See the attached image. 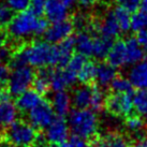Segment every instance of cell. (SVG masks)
<instances>
[{
  "label": "cell",
  "mask_w": 147,
  "mask_h": 147,
  "mask_svg": "<svg viewBox=\"0 0 147 147\" xmlns=\"http://www.w3.org/2000/svg\"><path fill=\"white\" fill-rule=\"evenodd\" d=\"M94 36L91 34V31L82 30L78 31L75 37V49L78 53L82 54L86 57H90L94 54Z\"/></svg>",
  "instance_id": "cell-17"
},
{
  "label": "cell",
  "mask_w": 147,
  "mask_h": 147,
  "mask_svg": "<svg viewBox=\"0 0 147 147\" xmlns=\"http://www.w3.org/2000/svg\"><path fill=\"white\" fill-rule=\"evenodd\" d=\"M96 0H78V5L83 9H89L94 4Z\"/></svg>",
  "instance_id": "cell-38"
},
{
  "label": "cell",
  "mask_w": 147,
  "mask_h": 147,
  "mask_svg": "<svg viewBox=\"0 0 147 147\" xmlns=\"http://www.w3.org/2000/svg\"><path fill=\"white\" fill-rule=\"evenodd\" d=\"M49 147H71V145H70V143L65 142L62 144H51V145H49Z\"/></svg>",
  "instance_id": "cell-41"
},
{
  "label": "cell",
  "mask_w": 147,
  "mask_h": 147,
  "mask_svg": "<svg viewBox=\"0 0 147 147\" xmlns=\"http://www.w3.org/2000/svg\"><path fill=\"white\" fill-rule=\"evenodd\" d=\"M42 100L43 98L41 97V94H38L36 90H26L16 97L15 105L20 112L26 113L30 112L33 107H36Z\"/></svg>",
  "instance_id": "cell-16"
},
{
  "label": "cell",
  "mask_w": 147,
  "mask_h": 147,
  "mask_svg": "<svg viewBox=\"0 0 147 147\" xmlns=\"http://www.w3.org/2000/svg\"><path fill=\"white\" fill-rule=\"evenodd\" d=\"M111 89L112 91L116 92H126V94H134L133 88L134 86L132 85L130 80L128 78H125L123 75H117L114 78V81L111 83Z\"/></svg>",
  "instance_id": "cell-25"
},
{
  "label": "cell",
  "mask_w": 147,
  "mask_h": 147,
  "mask_svg": "<svg viewBox=\"0 0 147 147\" xmlns=\"http://www.w3.org/2000/svg\"><path fill=\"white\" fill-rule=\"evenodd\" d=\"M104 101H105V96L101 87L99 85L94 84L92 85V94H91V104L90 107L94 112H100L104 109Z\"/></svg>",
  "instance_id": "cell-27"
},
{
  "label": "cell",
  "mask_w": 147,
  "mask_h": 147,
  "mask_svg": "<svg viewBox=\"0 0 147 147\" xmlns=\"http://www.w3.org/2000/svg\"><path fill=\"white\" fill-rule=\"evenodd\" d=\"M105 111L114 117L126 118L133 112V94L112 91L105 96Z\"/></svg>",
  "instance_id": "cell-5"
},
{
  "label": "cell",
  "mask_w": 147,
  "mask_h": 147,
  "mask_svg": "<svg viewBox=\"0 0 147 147\" xmlns=\"http://www.w3.org/2000/svg\"><path fill=\"white\" fill-rule=\"evenodd\" d=\"M2 142H3V139H2V135L0 133V147L2 146Z\"/></svg>",
  "instance_id": "cell-45"
},
{
  "label": "cell",
  "mask_w": 147,
  "mask_h": 147,
  "mask_svg": "<svg viewBox=\"0 0 147 147\" xmlns=\"http://www.w3.org/2000/svg\"><path fill=\"white\" fill-rule=\"evenodd\" d=\"M3 130H4V127H3V125L1 123V120H0V133H1Z\"/></svg>",
  "instance_id": "cell-44"
},
{
  "label": "cell",
  "mask_w": 147,
  "mask_h": 147,
  "mask_svg": "<svg viewBox=\"0 0 147 147\" xmlns=\"http://www.w3.org/2000/svg\"><path fill=\"white\" fill-rule=\"evenodd\" d=\"M117 76L116 68L110 65L109 62H101L97 67V78L96 81L101 87H107Z\"/></svg>",
  "instance_id": "cell-19"
},
{
  "label": "cell",
  "mask_w": 147,
  "mask_h": 147,
  "mask_svg": "<svg viewBox=\"0 0 147 147\" xmlns=\"http://www.w3.org/2000/svg\"><path fill=\"white\" fill-rule=\"evenodd\" d=\"M17 107L11 101L0 103V120L3 127H8L13 121H15L17 116Z\"/></svg>",
  "instance_id": "cell-22"
},
{
  "label": "cell",
  "mask_w": 147,
  "mask_h": 147,
  "mask_svg": "<svg viewBox=\"0 0 147 147\" xmlns=\"http://www.w3.org/2000/svg\"><path fill=\"white\" fill-rule=\"evenodd\" d=\"M87 59H86V56L82 55V54H74L72 55V57L70 59L69 63L67 65V68L70 69L71 71H73L75 73H78V71L82 69L83 65H85Z\"/></svg>",
  "instance_id": "cell-30"
},
{
  "label": "cell",
  "mask_w": 147,
  "mask_h": 147,
  "mask_svg": "<svg viewBox=\"0 0 147 147\" xmlns=\"http://www.w3.org/2000/svg\"><path fill=\"white\" fill-rule=\"evenodd\" d=\"M115 14V17L118 22V25L120 27V31L121 32H127L131 29V15L130 11H128L127 9L123 7H116L113 10Z\"/></svg>",
  "instance_id": "cell-24"
},
{
  "label": "cell",
  "mask_w": 147,
  "mask_h": 147,
  "mask_svg": "<svg viewBox=\"0 0 147 147\" xmlns=\"http://www.w3.org/2000/svg\"><path fill=\"white\" fill-rule=\"evenodd\" d=\"M47 28L49 20L38 17L29 10H24L17 15H14L13 20L7 26V33L15 40L25 41L26 37L44 34Z\"/></svg>",
  "instance_id": "cell-1"
},
{
  "label": "cell",
  "mask_w": 147,
  "mask_h": 147,
  "mask_svg": "<svg viewBox=\"0 0 147 147\" xmlns=\"http://www.w3.org/2000/svg\"><path fill=\"white\" fill-rule=\"evenodd\" d=\"M107 62L113 67L123 68L128 65V53H127L126 40H117L113 43L107 54Z\"/></svg>",
  "instance_id": "cell-11"
},
{
  "label": "cell",
  "mask_w": 147,
  "mask_h": 147,
  "mask_svg": "<svg viewBox=\"0 0 147 147\" xmlns=\"http://www.w3.org/2000/svg\"><path fill=\"white\" fill-rule=\"evenodd\" d=\"M55 117L56 115L52 106V103L46 99H43L28 114L29 123L40 131H42L45 128H49V125L53 123Z\"/></svg>",
  "instance_id": "cell-7"
},
{
  "label": "cell",
  "mask_w": 147,
  "mask_h": 147,
  "mask_svg": "<svg viewBox=\"0 0 147 147\" xmlns=\"http://www.w3.org/2000/svg\"><path fill=\"white\" fill-rule=\"evenodd\" d=\"M12 94L9 90L8 85H0V103L10 101Z\"/></svg>",
  "instance_id": "cell-37"
},
{
  "label": "cell",
  "mask_w": 147,
  "mask_h": 147,
  "mask_svg": "<svg viewBox=\"0 0 147 147\" xmlns=\"http://www.w3.org/2000/svg\"><path fill=\"white\" fill-rule=\"evenodd\" d=\"M127 53H128V65H133L145 58V49L139 44L135 38H128L126 40Z\"/></svg>",
  "instance_id": "cell-20"
},
{
  "label": "cell",
  "mask_w": 147,
  "mask_h": 147,
  "mask_svg": "<svg viewBox=\"0 0 147 147\" xmlns=\"http://www.w3.org/2000/svg\"><path fill=\"white\" fill-rule=\"evenodd\" d=\"M75 47V37H68L59 43L55 44L56 55H57V67L65 68L69 63L72 57V53Z\"/></svg>",
  "instance_id": "cell-13"
},
{
  "label": "cell",
  "mask_w": 147,
  "mask_h": 147,
  "mask_svg": "<svg viewBox=\"0 0 147 147\" xmlns=\"http://www.w3.org/2000/svg\"><path fill=\"white\" fill-rule=\"evenodd\" d=\"M94 85V84H92ZM92 85H84L75 88L71 96V102L74 109L85 110L90 107L91 104V94H92Z\"/></svg>",
  "instance_id": "cell-14"
},
{
  "label": "cell",
  "mask_w": 147,
  "mask_h": 147,
  "mask_svg": "<svg viewBox=\"0 0 147 147\" xmlns=\"http://www.w3.org/2000/svg\"><path fill=\"white\" fill-rule=\"evenodd\" d=\"M74 25L71 18H65L63 21L55 22L52 26H49L47 30L44 32V39L49 43H59L62 40L70 37L74 31Z\"/></svg>",
  "instance_id": "cell-8"
},
{
  "label": "cell",
  "mask_w": 147,
  "mask_h": 147,
  "mask_svg": "<svg viewBox=\"0 0 147 147\" xmlns=\"http://www.w3.org/2000/svg\"><path fill=\"white\" fill-rule=\"evenodd\" d=\"M133 106L141 116H147V89H139L133 94Z\"/></svg>",
  "instance_id": "cell-26"
},
{
  "label": "cell",
  "mask_w": 147,
  "mask_h": 147,
  "mask_svg": "<svg viewBox=\"0 0 147 147\" xmlns=\"http://www.w3.org/2000/svg\"><path fill=\"white\" fill-rule=\"evenodd\" d=\"M94 28L101 37L113 40V41L121 32L118 22L115 17L114 11L106 12L104 16H102V18L97 23V25H94Z\"/></svg>",
  "instance_id": "cell-10"
},
{
  "label": "cell",
  "mask_w": 147,
  "mask_h": 147,
  "mask_svg": "<svg viewBox=\"0 0 147 147\" xmlns=\"http://www.w3.org/2000/svg\"><path fill=\"white\" fill-rule=\"evenodd\" d=\"M45 138L49 143L62 144L65 143L69 136V126L65 117L57 116L53 120L45 132Z\"/></svg>",
  "instance_id": "cell-9"
},
{
  "label": "cell",
  "mask_w": 147,
  "mask_h": 147,
  "mask_svg": "<svg viewBox=\"0 0 147 147\" xmlns=\"http://www.w3.org/2000/svg\"><path fill=\"white\" fill-rule=\"evenodd\" d=\"M52 106L57 116L65 117L67 114H69L70 106L72 104L71 102V97L68 92H65V90L61 91H56L52 99Z\"/></svg>",
  "instance_id": "cell-18"
},
{
  "label": "cell",
  "mask_w": 147,
  "mask_h": 147,
  "mask_svg": "<svg viewBox=\"0 0 147 147\" xmlns=\"http://www.w3.org/2000/svg\"><path fill=\"white\" fill-rule=\"evenodd\" d=\"M41 132L42 131L36 129L29 121L18 119L5 127L1 132V135L3 141H7L13 146L29 147L37 141Z\"/></svg>",
  "instance_id": "cell-3"
},
{
  "label": "cell",
  "mask_w": 147,
  "mask_h": 147,
  "mask_svg": "<svg viewBox=\"0 0 147 147\" xmlns=\"http://www.w3.org/2000/svg\"><path fill=\"white\" fill-rule=\"evenodd\" d=\"M131 29L138 32L140 30L147 29V12L144 10H138L131 16Z\"/></svg>",
  "instance_id": "cell-28"
},
{
  "label": "cell",
  "mask_w": 147,
  "mask_h": 147,
  "mask_svg": "<svg viewBox=\"0 0 147 147\" xmlns=\"http://www.w3.org/2000/svg\"><path fill=\"white\" fill-rule=\"evenodd\" d=\"M96 147H112V146H111L110 144L107 143L106 141H104V140H103V138L101 136V139L99 140V142L97 143V146H96Z\"/></svg>",
  "instance_id": "cell-40"
},
{
  "label": "cell",
  "mask_w": 147,
  "mask_h": 147,
  "mask_svg": "<svg viewBox=\"0 0 147 147\" xmlns=\"http://www.w3.org/2000/svg\"><path fill=\"white\" fill-rule=\"evenodd\" d=\"M128 78L130 80L134 88L147 89V59L136 62L131 67L128 73Z\"/></svg>",
  "instance_id": "cell-12"
},
{
  "label": "cell",
  "mask_w": 147,
  "mask_h": 147,
  "mask_svg": "<svg viewBox=\"0 0 147 147\" xmlns=\"http://www.w3.org/2000/svg\"><path fill=\"white\" fill-rule=\"evenodd\" d=\"M141 9L147 12V0H142V2H141Z\"/></svg>",
  "instance_id": "cell-43"
},
{
  "label": "cell",
  "mask_w": 147,
  "mask_h": 147,
  "mask_svg": "<svg viewBox=\"0 0 147 147\" xmlns=\"http://www.w3.org/2000/svg\"><path fill=\"white\" fill-rule=\"evenodd\" d=\"M135 39L138 40L139 44L147 52V29H143L136 32Z\"/></svg>",
  "instance_id": "cell-36"
},
{
  "label": "cell",
  "mask_w": 147,
  "mask_h": 147,
  "mask_svg": "<svg viewBox=\"0 0 147 147\" xmlns=\"http://www.w3.org/2000/svg\"><path fill=\"white\" fill-rule=\"evenodd\" d=\"M13 11L14 10L11 7L0 3V30L7 28V26L13 20V17H14Z\"/></svg>",
  "instance_id": "cell-29"
},
{
  "label": "cell",
  "mask_w": 147,
  "mask_h": 147,
  "mask_svg": "<svg viewBox=\"0 0 147 147\" xmlns=\"http://www.w3.org/2000/svg\"><path fill=\"white\" fill-rule=\"evenodd\" d=\"M36 78V71H33L30 67L24 65L21 68L14 69L10 78H9V90L12 96H20L24 91L28 90Z\"/></svg>",
  "instance_id": "cell-6"
},
{
  "label": "cell",
  "mask_w": 147,
  "mask_h": 147,
  "mask_svg": "<svg viewBox=\"0 0 147 147\" xmlns=\"http://www.w3.org/2000/svg\"><path fill=\"white\" fill-rule=\"evenodd\" d=\"M46 0H30L28 10L38 17H42L45 13Z\"/></svg>",
  "instance_id": "cell-31"
},
{
  "label": "cell",
  "mask_w": 147,
  "mask_h": 147,
  "mask_svg": "<svg viewBox=\"0 0 147 147\" xmlns=\"http://www.w3.org/2000/svg\"><path fill=\"white\" fill-rule=\"evenodd\" d=\"M69 127L73 134L89 141L94 146L101 139L99 134V119L92 110L74 109L69 114Z\"/></svg>",
  "instance_id": "cell-2"
},
{
  "label": "cell",
  "mask_w": 147,
  "mask_h": 147,
  "mask_svg": "<svg viewBox=\"0 0 147 147\" xmlns=\"http://www.w3.org/2000/svg\"><path fill=\"white\" fill-rule=\"evenodd\" d=\"M10 75H11V68L7 63L4 65L0 63V85H8Z\"/></svg>",
  "instance_id": "cell-34"
},
{
  "label": "cell",
  "mask_w": 147,
  "mask_h": 147,
  "mask_svg": "<svg viewBox=\"0 0 147 147\" xmlns=\"http://www.w3.org/2000/svg\"><path fill=\"white\" fill-rule=\"evenodd\" d=\"M70 145L71 147H96L92 143H90L89 141L83 139L78 135L73 134L70 139Z\"/></svg>",
  "instance_id": "cell-33"
},
{
  "label": "cell",
  "mask_w": 147,
  "mask_h": 147,
  "mask_svg": "<svg viewBox=\"0 0 147 147\" xmlns=\"http://www.w3.org/2000/svg\"><path fill=\"white\" fill-rule=\"evenodd\" d=\"M24 52L28 65L33 67L57 65V55L55 44L51 45L46 41L26 42Z\"/></svg>",
  "instance_id": "cell-4"
},
{
  "label": "cell",
  "mask_w": 147,
  "mask_h": 147,
  "mask_svg": "<svg viewBox=\"0 0 147 147\" xmlns=\"http://www.w3.org/2000/svg\"><path fill=\"white\" fill-rule=\"evenodd\" d=\"M9 3V7L14 10V11H24L29 7L30 0H7Z\"/></svg>",
  "instance_id": "cell-35"
},
{
  "label": "cell",
  "mask_w": 147,
  "mask_h": 147,
  "mask_svg": "<svg viewBox=\"0 0 147 147\" xmlns=\"http://www.w3.org/2000/svg\"><path fill=\"white\" fill-rule=\"evenodd\" d=\"M97 67L98 65H96L94 61L87 60L82 69L78 71V80L84 85L94 84V81L97 78Z\"/></svg>",
  "instance_id": "cell-21"
},
{
  "label": "cell",
  "mask_w": 147,
  "mask_h": 147,
  "mask_svg": "<svg viewBox=\"0 0 147 147\" xmlns=\"http://www.w3.org/2000/svg\"><path fill=\"white\" fill-rule=\"evenodd\" d=\"M45 15L51 22H59L68 18V7L63 0H46Z\"/></svg>",
  "instance_id": "cell-15"
},
{
  "label": "cell",
  "mask_w": 147,
  "mask_h": 147,
  "mask_svg": "<svg viewBox=\"0 0 147 147\" xmlns=\"http://www.w3.org/2000/svg\"><path fill=\"white\" fill-rule=\"evenodd\" d=\"M117 3L130 12H135L141 7L142 0H116Z\"/></svg>",
  "instance_id": "cell-32"
},
{
  "label": "cell",
  "mask_w": 147,
  "mask_h": 147,
  "mask_svg": "<svg viewBox=\"0 0 147 147\" xmlns=\"http://www.w3.org/2000/svg\"><path fill=\"white\" fill-rule=\"evenodd\" d=\"M76 1H78V0H63V2L67 4V7H68V8H70L71 5H73Z\"/></svg>",
  "instance_id": "cell-42"
},
{
  "label": "cell",
  "mask_w": 147,
  "mask_h": 147,
  "mask_svg": "<svg viewBox=\"0 0 147 147\" xmlns=\"http://www.w3.org/2000/svg\"><path fill=\"white\" fill-rule=\"evenodd\" d=\"M113 43H114L113 40L103 38L101 36H94V54H92V56L96 57L97 59H104V58H106Z\"/></svg>",
  "instance_id": "cell-23"
},
{
  "label": "cell",
  "mask_w": 147,
  "mask_h": 147,
  "mask_svg": "<svg viewBox=\"0 0 147 147\" xmlns=\"http://www.w3.org/2000/svg\"><path fill=\"white\" fill-rule=\"evenodd\" d=\"M0 63H1V57H0Z\"/></svg>",
  "instance_id": "cell-46"
},
{
  "label": "cell",
  "mask_w": 147,
  "mask_h": 147,
  "mask_svg": "<svg viewBox=\"0 0 147 147\" xmlns=\"http://www.w3.org/2000/svg\"><path fill=\"white\" fill-rule=\"evenodd\" d=\"M131 147H147V136L139 140V141H135Z\"/></svg>",
  "instance_id": "cell-39"
}]
</instances>
